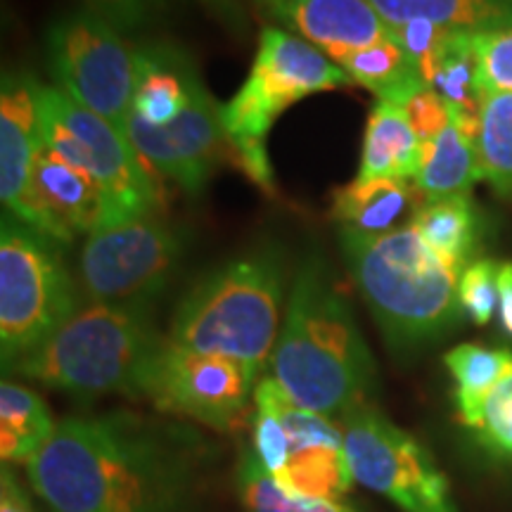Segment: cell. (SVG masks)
<instances>
[{
    "label": "cell",
    "mask_w": 512,
    "mask_h": 512,
    "mask_svg": "<svg viewBox=\"0 0 512 512\" xmlns=\"http://www.w3.org/2000/svg\"><path fill=\"white\" fill-rule=\"evenodd\" d=\"M472 50L477 60V93H512V27L472 31Z\"/></svg>",
    "instance_id": "cell-30"
},
{
    "label": "cell",
    "mask_w": 512,
    "mask_h": 512,
    "mask_svg": "<svg viewBox=\"0 0 512 512\" xmlns=\"http://www.w3.org/2000/svg\"><path fill=\"white\" fill-rule=\"evenodd\" d=\"M27 467L53 512H183L192 494L181 448L128 415L57 422Z\"/></svg>",
    "instance_id": "cell-1"
},
{
    "label": "cell",
    "mask_w": 512,
    "mask_h": 512,
    "mask_svg": "<svg viewBox=\"0 0 512 512\" xmlns=\"http://www.w3.org/2000/svg\"><path fill=\"white\" fill-rule=\"evenodd\" d=\"M88 10L117 24L121 31H136L157 22L169 8V0H83Z\"/></svg>",
    "instance_id": "cell-33"
},
{
    "label": "cell",
    "mask_w": 512,
    "mask_h": 512,
    "mask_svg": "<svg viewBox=\"0 0 512 512\" xmlns=\"http://www.w3.org/2000/svg\"><path fill=\"white\" fill-rule=\"evenodd\" d=\"M458 420L491 463L512 472V363L475 411Z\"/></svg>",
    "instance_id": "cell-27"
},
{
    "label": "cell",
    "mask_w": 512,
    "mask_h": 512,
    "mask_svg": "<svg viewBox=\"0 0 512 512\" xmlns=\"http://www.w3.org/2000/svg\"><path fill=\"white\" fill-rule=\"evenodd\" d=\"M238 477L240 498L247 512H354L342 503L287 496L261 460L249 453L242 458Z\"/></svg>",
    "instance_id": "cell-29"
},
{
    "label": "cell",
    "mask_w": 512,
    "mask_h": 512,
    "mask_svg": "<svg viewBox=\"0 0 512 512\" xmlns=\"http://www.w3.org/2000/svg\"><path fill=\"white\" fill-rule=\"evenodd\" d=\"M283 292V254L275 247L228 261L185 294L166 339L261 373L280 335Z\"/></svg>",
    "instance_id": "cell-5"
},
{
    "label": "cell",
    "mask_w": 512,
    "mask_h": 512,
    "mask_svg": "<svg viewBox=\"0 0 512 512\" xmlns=\"http://www.w3.org/2000/svg\"><path fill=\"white\" fill-rule=\"evenodd\" d=\"M349 74L351 83L375 93L377 100L406 107L415 93L430 88L422 79L418 64L406 53L399 36L375 46L356 50L337 62Z\"/></svg>",
    "instance_id": "cell-22"
},
{
    "label": "cell",
    "mask_w": 512,
    "mask_h": 512,
    "mask_svg": "<svg viewBox=\"0 0 512 512\" xmlns=\"http://www.w3.org/2000/svg\"><path fill=\"white\" fill-rule=\"evenodd\" d=\"M411 226L432 252L465 271L479 240V214L465 192L425 202L413 214Z\"/></svg>",
    "instance_id": "cell-24"
},
{
    "label": "cell",
    "mask_w": 512,
    "mask_h": 512,
    "mask_svg": "<svg viewBox=\"0 0 512 512\" xmlns=\"http://www.w3.org/2000/svg\"><path fill=\"white\" fill-rule=\"evenodd\" d=\"M252 3L259 5V8H264L268 12V10H271V5L275 3V0H252Z\"/></svg>",
    "instance_id": "cell-38"
},
{
    "label": "cell",
    "mask_w": 512,
    "mask_h": 512,
    "mask_svg": "<svg viewBox=\"0 0 512 512\" xmlns=\"http://www.w3.org/2000/svg\"><path fill=\"white\" fill-rule=\"evenodd\" d=\"M110 219V200L100 183L43 147L31 171L19 221L55 245H72L79 235L110 226Z\"/></svg>",
    "instance_id": "cell-14"
},
{
    "label": "cell",
    "mask_w": 512,
    "mask_h": 512,
    "mask_svg": "<svg viewBox=\"0 0 512 512\" xmlns=\"http://www.w3.org/2000/svg\"><path fill=\"white\" fill-rule=\"evenodd\" d=\"M202 8H207L211 15L219 19L221 24H226L228 29H233L235 34H242L247 29V15L242 10L240 0H195Z\"/></svg>",
    "instance_id": "cell-36"
},
{
    "label": "cell",
    "mask_w": 512,
    "mask_h": 512,
    "mask_svg": "<svg viewBox=\"0 0 512 512\" xmlns=\"http://www.w3.org/2000/svg\"><path fill=\"white\" fill-rule=\"evenodd\" d=\"M126 138L145 166L188 192H200L216 164L230 152L221 107L202 86L200 74L192 79L190 102L174 124L150 126L131 112Z\"/></svg>",
    "instance_id": "cell-12"
},
{
    "label": "cell",
    "mask_w": 512,
    "mask_h": 512,
    "mask_svg": "<svg viewBox=\"0 0 512 512\" xmlns=\"http://www.w3.org/2000/svg\"><path fill=\"white\" fill-rule=\"evenodd\" d=\"M256 418H254V448L256 458L261 460V465L275 477L283 470L287 463V434L283 422H280L278 413L273 411V406L264 399H256Z\"/></svg>",
    "instance_id": "cell-32"
},
{
    "label": "cell",
    "mask_w": 512,
    "mask_h": 512,
    "mask_svg": "<svg viewBox=\"0 0 512 512\" xmlns=\"http://www.w3.org/2000/svg\"><path fill=\"white\" fill-rule=\"evenodd\" d=\"M46 401L22 384H0V458L3 463L29 465L55 434Z\"/></svg>",
    "instance_id": "cell-23"
},
{
    "label": "cell",
    "mask_w": 512,
    "mask_h": 512,
    "mask_svg": "<svg viewBox=\"0 0 512 512\" xmlns=\"http://www.w3.org/2000/svg\"><path fill=\"white\" fill-rule=\"evenodd\" d=\"M434 88L453 110L479 114L477 60L472 50V31H448L430 74Z\"/></svg>",
    "instance_id": "cell-26"
},
{
    "label": "cell",
    "mask_w": 512,
    "mask_h": 512,
    "mask_svg": "<svg viewBox=\"0 0 512 512\" xmlns=\"http://www.w3.org/2000/svg\"><path fill=\"white\" fill-rule=\"evenodd\" d=\"M351 475L403 512H460L451 484L418 439L361 403L339 418Z\"/></svg>",
    "instance_id": "cell-9"
},
{
    "label": "cell",
    "mask_w": 512,
    "mask_h": 512,
    "mask_svg": "<svg viewBox=\"0 0 512 512\" xmlns=\"http://www.w3.org/2000/svg\"><path fill=\"white\" fill-rule=\"evenodd\" d=\"M46 60L57 88L126 136L136 93V48L117 24L83 8L46 31Z\"/></svg>",
    "instance_id": "cell-8"
},
{
    "label": "cell",
    "mask_w": 512,
    "mask_h": 512,
    "mask_svg": "<svg viewBox=\"0 0 512 512\" xmlns=\"http://www.w3.org/2000/svg\"><path fill=\"white\" fill-rule=\"evenodd\" d=\"M164 342L150 306L91 302L8 370L74 396H145Z\"/></svg>",
    "instance_id": "cell-4"
},
{
    "label": "cell",
    "mask_w": 512,
    "mask_h": 512,
    "mask_svg": "<svg viewBox=\"0 0 512 512\" xmlns=\"http://www.w3.org/2000/svg\"><path fill=\"white\" fill-rule=\"evenodd\" d=\"M41 83L27 72H5L0 88V200L22 219L24 197L38 155L46 147Z\"/></svg>",
    "instance_id": "cell-15"
},
{
    "label": "cell",
    "mask_w": 512,
    "mask_h": 512,
    "mask_svg": "<svg viewBox=\"0 0 512 512\" xmlns=\"http://www.w3.org/2000/svg\"><path fill=\"white\" fill-rule=\"evenodd\" d=\"M197 74L195 62L181 48L162 41L138 46L133 114L150 126L174 124L188 107Z\"/></svg>",
    "instance_id": "cell-17"
},
{
    "label": "cell",
    "mask_w": 512,
    "mask_h": 512,
    "mask_svg": "<svg viewBox=\"0 0 512 512\" xmlns=\"http://www.w3.org/2000/svg\"><path fill=\"white\" fill-rule=\"evenodd\" d=\"M268 15L335 62L399 36L368 0H275Z\"/></svg>",
    "instance_id": "cell-16"
},
{
    "label": "cell",
    "mask_w": 512,
    "mask_h": 512,
    "mask_svg": "<svg viewBox=\"0 0 512 512\" xmlns=\"http://www.w3.org/2000/svg\"><path fill=\"white\" fill-rule=\"evenodd\" d=\"M448 373L456 380L458 418L472 413L484 396L496 387L505 370L510 368L512 354L508 349H489L482 344H460L444 356Z\"/></svg>",
    "instance_id": "cell-28"
},
{
    "label": "cell",
    "mask_w": 512,
    "mask_h": 512,
    "mask_svg": "<svg viewBox=\"0 0 512 512\" xmlns=\"http://www.w3.org/2000/svg\"><path fill=\"white\" fill-rule=\"evenodd\" d=\"M79 311L72 275L55 242L17 216L0 230V356L8 370Z\"/></svg>",
    "instance_id": "cell-7"
},
{
    "label": "cell",
    "mask_w": 512,
    "mask_h": 512,
    "mask_svg": "<svg viewBox=\"0 0 512 512\" xmlns=\"http://www.w3.org/2000/svg\"><path fill=\"white\" fill-rule=\"evenodd\" d=\"M422 164V143L408 121L406 107L377 100L363 136L356 178H415Z\"/></svg>",
    "instance_id": "cell-19"
},
{
    "label": "cell",
    "mask_w": 512,
    "mask_h": 512,
    "mask_svg": "<svg viewBox=\"0 0 512 512\" xmlns=\"http://www.w3.org/2000/svg\"><path fill=\"white\" fill-rule=\"evenodd\" d=\"M351 83L349 74L323 50L283 29L266 27L259 36L252 72L228 105L221 107L223 128L235 162L268 157L266 136L294 102Z\"/></svg>",
    "instance_id": "cell-6"
},
{
    "label": "cell",
    "mask_w": 512,
    "mask_h": 512,
    "mask_svg": "<svg viewBox=\"0 0 512 512\" xmlns=\"http://www.w3.org/2000/svg\"><path fill=\"white\" fill-rule=\"evenodd\" d=\"M41 100L86 147L88 174L100 183L110 200V226L150 214L157 197L155 181L124 133L57 86H43Z\"/></svg>",
    "instance_id": "cell-13"
},
{
    "label": "cell",
    "mask_w": 512,
    "mask_h": 512,
    "mask_svg": "<svg viewBox=\"0 0 512 512\" xmlns=\"http://www.w3.org/2000/svg\"><path fill=\"white\" fill-rule=\"evenodd\" d=\"M384 22L401 29L430 22L451 31H494L512 27V0H368Z\"/></svg>",
    "instance_id": "cell-21"
},
{
    "label": "cell",
    "mask_w": 512,
    "mask_h": 512,
    "mask_svg": "<svg viewBox=\"0 0 512 512\" xmlns=\"http://www.w3.org/2000/svg\"><path fill=\"white\" fill-rule=\"evenodd\" d=\"M406 114L422 145H430L432 140H437L441 131L451 124V105L434 88L415 93L408 100Z\"/></svg>",
    "instance_id": "cell-34"
},
{
    "label": "cell",
    "mask_w": 512,
    "mask_h": 512,
    "mask_svg": "<svg viewBox=\"0 0 512 512\" xmlns=\"http://www.w3.org/2000/svg\"><path fill=\"white\" fill-rule=\"evenodd\" d=\"M181 240L150 214L112 223L88 235L81 283L91 302L150 306L169 285Z\"/></svg>",
    "instance_id": "cell-10"
},
{
    "label": "cell",
    "mask_w": 512,
    "mask_h": 512,
    "mask_svg": "<svg viewBox=\"0 0 512 512\" xmlns=\"http://www.w3.org/2000/svg\"><path fill=\"white\" fill-rule=\"evenodd\" d=\"M413 209V190L399 178H354L332 195V219L342 230L382 235Z\"/></svg>",
    "instance_id": "cell-20"
},
{
    "label": "cell",
    "mask_w": 512,
    "mask_h": 512,
    "mask_svg": "<svg viewBox=\"0 0 512 512\" xmlns=\"http://www.w3.org/2000/svg\"><path fill=\"white\" fill-rule=\"evenodd\" d=\"M477 147L484 181L501 197H512V93L486 91L479 95Z\"/></svg>",
    "instance_id": "cell-25"
},
{
    "label": "cell",
    "mask_w": 512,
    "mask_h": 512,
    "mask_svg": "<svg viewBox=\"0 0 512 512\" xmlns=\"http://www.w3.org/2000/svg\"><path fill=\"white\" fill-rule=\"evenodd\" d=\"M498 268L489 259L472 261L460 275V309L475 325H486L498 309Z\"/></svg>",
    "instance_id": "cell-31"
},
{
    "label": "cell",
    "mask_w": 512,
    "mask_h": 512,
    "mask_svg": "<svg viewBox=\"0 0 512 512\" xmlns=\"http://www.w3.org/2000/svg\"><path fill=\"white\" fill-rule=\"evenodd\" d=\"M479 114H465L451 107V124L437 140L422 145V164L415 176V190L425 202L441 197L463 195L479 181H484V166L477 147Z\"/></svg>",
    "instance_id": "cell-18"
},
{
    "label": "cell",
    "mask_w": 512,
    "mask_h": 512,
    "mask_svg": "<svg viewBox=\"0 0 512 512\" xmlns=\"http://www.w3.org/2000/svg\"><path fill=\"white\" fill-rule=\"evenodd\" d=\"M498 318L501 328L512 337V261L498 268Z\"/></svg>",
    "instance_id": "cell-37"
},
{
    "label": "cell",
    "mask_w": 512,
    "mask_h": 512,
    "mask_svg": "<svg viewBox=\"0 0 512 512\" xmlns=\"http://www.w3.org/2000/svg\"><path fill=\"white\" fill-rule=\"evenodd\" d=\"M271 366L294 403L325 418L354 411L373 387V354L318 256H309L294 278Z\"/></svg>",
    "instance_id": "cell-2"
},
{
    "label": "cell",
    "mask_w": 512,
    "mask_h": 512,
    "mask_svg": "<svg viewBox=\"0 0 512 512\" xmlns=\"http://www.w3.org/2000/svg\"><path fill=\"white\" fill-rule=\"evenodd\" d=\"M0 512H36L29 494L8 465H3V475H0Z\"/></svg>",
    "instance_id": "cell-35"
},
{
    "label": "cell",
    "mask_w": 512,
    "mask_h": 512,
    "mask_svg": "<svg viewBox=\"0 0 512 512\" xmlns=\"http://www.w3.org/2000/svg\"><path fill=\"white\" fill-rule=\"evenodd\" d=\"M256 375L259 370L247 363L183 349L166 339L147 380L145 399L159 411L228 430L256 389Z\"/></svg>",
    "instance_id": "cell-11"
},
{
    "label": "cell",
    "mask_w": 512,
    "mask_h": 512,
    "mask_svg": "<svg viewBox=\"0 0 512 512\" xmlns=\"http://www.w3.org/2000/svg\"><path fill=\"white\" fill-rule=\"evenodd\" d=\"M344 259L384 342L408 354L458 325L463 268L432 252L413 226L382 235L342 230Z\"/></svg>",
    "instance_id": "cell-3"
}]
</instances>
